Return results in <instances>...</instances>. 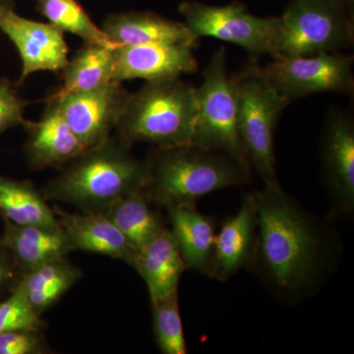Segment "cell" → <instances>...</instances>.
<instances>
[{"instance_id":"cell-1","label":"cell","mask_w":354,"mask_h":354,"mask_svg":"<svg viewBox=\"0 0 354 354\" xmlns=\"http://www.w3.org/2000/svg\"><path fill=\"white\" fill-rule=\"evenodd\" d=\"M257 236L250 270L281 304L295 305L319 292L334 274L342 244L330 218L322 220L281 185L253 192Z\"/></svg>"},{"instance_id":"cell-2","label":"cell","mask_w":354,"mask_h":354,"mask_svg":"<svg viewBox=\"0 0 354 354\" xmlns=\"http://www.w3.org/2000/svg\"><path fill=\"white\" fill-rule=\"evenodd\" d=\"M144 191L165 208L194 206L200 198L250 183L251 167L220 151L195 144L153 148L146 160Z\"/></svg>"},{"instance_id":"cell-3","label":"cell","mask_w":354,"mask_h":354,"mask_svg":"<svg viewBox=\"0 0 354 354\" xmlns=\"http://www.w3.org/2000/svg\"><path fill=\"white\" fill-rule=\"evenodd\" d=\"M194 86L179 78L146 83L129 95L118 123L125 143L145 142L155 148L192 143L197 116Z\"/></svg>"},{"instance_id":"cell-4","label":"cell","mask_w":354,"mask_h":354,"mask_svg":"<svg viewBox=\"0 0 354 354\" xmlns=\"http://www.w3.org/2000/svg\"><path fill=\"white\" fill-rule=\"evenodd\" d=\"M77 160L48 184L46 198L84 209H104L118 198L145 188L146 162H140L111 139Z\"/></svg>"},{"instance_id":"cell-5","label":"cell","mask_w":354,"mask_h":354,"mask_svg":"<svg viewBox=\"0 0 354 354\" xmlns=\"http://www.w3.org/2000/svg\"><path fill=\"white\" fill-rule=\"evenodd\" d=\"M237 104V133L247 162L265 185H279L274 132L290 104L266 78L257 64H249L232 78Z\"/></svg>"},{"instance_id":"cell-6","label":"cell","mask_w":354,"mask_h":354,"mask_svg":"<svg viewBox=\"0 0 354 354\" xmlns=\"http://www.w3.org/2000/svg\"><path fill=\"white\" fill-rule=\"evenodd\" d=\"M349 4L341 0H290L279 17L274 59L351 48L354 27Z\"/></svg>"},{"instance_id":"cell-7","label":"cell","mask_w":354,"mask_h":354,"mask_svg":"<svg viewBox=\"0 0 354 354\" xmlns=\"http://www.w3.org/2000/svg\"><path fill=\"white\" fill-rule=\"evenodd\" d=\"M195 95L197 116L192 144L248 164L237 133L236 97L232 79L227 75L223 46L214 53L203 71V82L195 88Z\"/></svg>"},{"instance_id":"cell-8","label":"cell","mask_w":354,"mask_h":354,"mask_svg":"<svg viewBox=\"0 0 354 354\" xmlns=\"http://www.w3.org/2000/svg\"><path fill=\"white\" fill-rule=\"evenodd\" d=\"M178 11L198 39H220L236 44L251 55L274 57L279 17L253 15L239 1L223 6L183 1Z\"/></svg>"},{"instance_id":"cell-9","label":"cell","mask_w":354,"mask_h":354,"mask_svg":"<svg viewBox=\"0 0 354 354\" xmlns=\"http://www.w3.org/2000/svg\"><path fill=\"white\" fill-rule=\"evenodd\" d=\"M353 57L339 53L274 58L262 68L272 87L290 102L318 93L353 94Z\"/></svg>"},{"instance_id":"cell-10","label":"cell","mask_w":354,"mask_h":354,"mask_svg":"<svg viewBox=\"0 0 354 354\" xmlns=\"http://www.w3.org/2000/svg\"><path fill=\"white\" fill-rule=\"evenodd\" d=\"M129 95L120 82L65 95L57 102L60 111L74 134L87 150L102 145L118 127Z\"/></svg>"},{"instance_id":"cell-11","label":"cell","mask_w":354,"mask_h":354,"mask_svg":"<svg viewBox=\"0 0 354 354\" xmlns=\"http://www.w3.org/2000/svg\"><path fill=\"white\" fill-rule=\"evenodd\" d=\"M0 31L17 48L22 62L19 83L39 71H60L68 64L64 32L50 23L22 17L11 6H0Z\"/></svg>"},{"instance_id":"cell-12","label":"cell","mask_w":354,"mask_h":354,"mask_svg":"<svg viewBox=\"0 0 354 354\" xmlns=\"http://www.w3.org/2000/svg\"><path fill=\"white\" fill-rule=\"evenodd\" d=\"M324 177L330 201L329 218L354 211V122L348 114L330 113L322 140Z\"/></svg>"},{"instance_id":"cell-13","label":"cell","mask_w":354,"mask_h":354,"mask_svg":"<svg viewBox=\"0 0 354 354\" xmlns=\"http://www.w3.org/2000/svg\"><path fill=\"white\" fill-rule=\"evenodd\" d=\"M193 50L183 44L118 46L114 50L113 80L143 79L153 83L194 73L198 62Z\"/></svg>"},{"instance_id":"cell-14","label":"cell","mask_w":354,"mask_h":354,"mask_svg":"<svg viewBox=\"0 0 354 354\" xmlns=\"http://www.w3.org/2000/svg\"><path fill=\"white\" fill-rule=\"evenodd\" d=\"M257 236V209L253 193L243 196L239 212L223 221L216 234L211 279L227 281L247 268Z\"/></svg>"},{"instance_id":"cell-15","label":"cell","mask_w":354,"mask_h":354,"mask_svg":"<svg viewBox=\"0 0 354 354\" xmlns=\"http://www.w3.org/2000/svg\"><path fill=\"white\" fill-rule=\"evenodd\" d=\"M48 102L43 118L25 124L29 131L26 155L37 167L64 164L88 151L67 124L57 102Z\"/></svg>"},{"instance_id":"cell-16","label":"cell","mask_w":354,"mask_h":354,"mask_svg":"<svg viewBox=\"0 0 354 354\" xmlns=\"http://www.w3.org/2000/svg\"><path fill=\"white\" fill-rule=\"evenodd\" d=\"M102 29L120 46L183 44L195 48L199 39L185 23L152 12L113 14L104 20Z\"/></svg>"},{"instance_id":"cell-17","label":"cell","mask_w":354,"mask_h":354,"mask_svg":"<svg viewBox=\"0 0 354 354\" xmlns=\"http://www.w3.org/2000/svg\"><path fill=\"white\" fill-rule=\"evenodd\" d=\"M73 249L102 254L133 264L135 250L102 212L69 214L53 209Z\"/></svg>"},{"instance_id":"cell-18","label":"cell","mask_w":354,"mask_h":354,"mask_svg":"<svg viewBox=\"0 0 354 354\" xmlns=\"http://www.w3.org/2000/svg\"><path fill=\"white\" fill-rule=\"evenodd\" d=\"M132 266L145 281L151 301L177 293L186 270L176 239L167 227L135 253Z\"/></svg>"},{"instance_id":"cell-19","label":"cell","mask_w":354,"mask_h":354,"mask_svg":"<svg viewBox=\"0 0 354 354\" xmlns=\"http://www.w3.org/2000/svg\"><path fill=\"white\" fill-rule=\"evenodd\" d=\"M171 232L186 270L211 279L216 230L213 221L194 206L167 208Z\"/></svg>"},{"instance_id":"cell-20","label":"cell","mask_w":354,"mask_h":354,"mask_svg":"<svg viewBox=\"0 0 354 354\" xmlns=\"http://www.w3.org/2000/svg\"><path fill=\"white\" fill-rule=\"evenodd\" d=\"M0 244L8 249L16 264L26 272L73 250L62 227L18 225L6 220Z\"/></svg>"},{"instance_id":"cell-21","label":"cell","mask_w":354,"mask_h":354,"mask_svg":"<svg viewBox=\"0 0 354 354\" xmlns=\"http://www.w3.org/2000/svg\"><path fill=\"white\" fill-rule=\"evenodd\" d=\"M102 213L124 235L135 252L165 227L144 190L118 198Z\"/></svg>"},{"instance_id":"cell-22","label":"cell","mask_w":354,"mask_h":354,"mask_svg":"<svg viewBox=\"0 0 354 354\" xmlns=\"http://www.w3.org/2000/svg\"><path fill=\"white\" fill-rule=\"evenodd\" d=\"M114 50L100 44H86L62 69L64 85L48 101L87 92L113 82Z\"/></svg>"},{"instance_id":"cell-23","label":"cell","mask_w":354,"mask_h":354,"mask_svg":"<svg viewBox=\"0 0 354 354\" xmlns=\"http://www.w3.org/2000/svg\"><path fill=\"white\" fill-rule=\"evenodd\" d=\"M81 272L64 259L57 258L26 272L17 288L35 311L41 313L55 304L80 279Z\"/></svg>"},{"instance_id":"cell-24","label":"cell","mask_w":354,"mask_h":354,"mask_svg":"<svg viewBox=\"0 0 354 354\" xmlns=\"http://www.w3.org/2000/svg\"><path fill=\"white\" fill-rule=\"evenodd\" d=\"M0 212L14 225L62 227L53 209L27 183L0 177Z\"/></svg>"},{"instance_id":"cell-25","label":"cell","mask_w":354,"mask_h":354,"mask_svg":"<svg viewBox=\"0 0 354 354\" xmlns=\"http://www.w3.org/2000/svg\"><path fill=\"white\" fill-rule=\"evenodd\" d=\"M39 11L50 24L62 32L76 35L86 44L118 48L120 44L109 39L102 28L93 22L77 0H37Z\"/></svg>"},{"instance_id":"cell-26","label":"cell","mask_w":354,"mask_h":354,"mask_svg":"<svg viewBox=\"0 0 354 354\" xmlns=\"http://www.w3.org/2000/svg\"><path fill=\"white\" fill-rule=\"evenodd\" d=\"M152 302L156 342L164 354H186L185 337L179 311L178 293Z\"/></svg>"},{"instance_id":"cell-27","label":"cell","mask_w":354,"mask_h":354,"mask_svg":"<svg viewBox=\"0 0 354 354\" xmlns=\"http://www.w3.org/2000/svg\"><path fill=\"white\" fill-rule=\"evenodd\" d=\"M39 316L19 288L0 304V334L13 330H38L41 327Z\"/></svg>"},{"instance_id":"cell-28","label":"cell","mask_w":354,"mask_h":354,"mask_svg":"<svg viewBox=\"0 0 354 354\" xmlns=\"http://www.w3.org/2000/svg\"><path fill=\"white\" fill-rule=\"evenodd\" d=\"M27 104L6 79L0 78V134L10 128L25 125Z\"/></svg>"},{"instance_id":"cell-29","label":"cell","mask_w":354,"mask_h":354,"mask_svg":"<svg viewBox=\"0 0 354 354\" xmlns=\"http://www.w3.org/2000/svg\"><path fill=\"white\" fill-rule=\"evenodd\" d=\"M43 351L37 330H13L0 334V354H36Z\"/></svg>"},{"instance_id":"cell-30","label":"cell","mask_w":354,"mask_h":354,"mask_svg":"<svg viewBox=\"0 0 354 354\" xmlns=\"http://www.w3.org/2000/svg\"><path fill=\"white\" fill-rule=\"evenodd\" d=\"M14 258L0 263V288H4L13 279Z\"/></svg>"},{"instance_id":"cell-31","label":"cell","mask_w":354,"mask_h":354,"mask_svg":"<svg viewBox=\"0 0 354 354\" xmlns=\"http://www.w3.org/2000/svg\"><path fill=\"white\" fill-rule=\"evenodd\" d=\"M12 0H0V6H11Z\"/></svg>"},{"instance_id":"cell-32","label":"cell","mask_w":354,"mask_h":354,"mask_svg":"<svg viewBox=\"0 0 354 354\" xmlns=\"http://www.w3.org/2000/svg\"><path fill=\"white\" fill-rule=\"evenodd\" d=\"M341 1L348 2V3H351V2H353V0H341Z\"/></svg>"}]
</instances>
